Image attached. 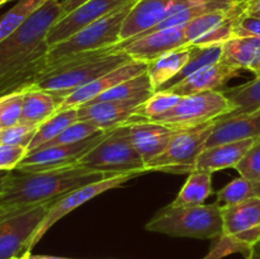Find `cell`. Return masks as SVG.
I'll use <instances>...</instances> for the list:
<instances>
[{
	"label": "cell",
	"mask_w": 260,
	"mask_h": 259,
	"mask_svg": "<svg viewBox=\"0 0 260 259\" xmlns=\"http://www.w3.org/2000/svg\"><path fill=\"white\" fill-rule=\"evenodd\" d=\"M182 96L172 93L168 90H156L149 99L144 102L141 106L137 108L135 116L141 117V118L152 119L155 117H159L161 114L167 113L169 109H172Z\"/></svg>",
	"instance_id": "32"
},
{
	"label": "cell",
	"mask_w": 260,
	"mask_h": 259,
	"mask_svg": "<svg viewBox=\"0 0 260 259\" xmlns=\"http://www.w3.org/2000/svg\"><path fill=\"white\" fill-rule=\"evenodd\" d=\"M2 139H3V128L0 127V145H3L2 144Z\"/></svg>",
	"instance_id": "49"
},
{
	"label": "cell",
	"mask_w": 260,
	"mask_h": 259,
	"mask_svg": "<svg viewBox=\"0 0 260 259\" xmlns=\"http://www.w3.org/2000/svg\"><path fill=\"white\" fill-rule=\"evenodd\" d=\"M222 56V45H211V46H196L193 45L192 56L184 66L182 71L174 78V81H179L187 78L190 74L201 70V69L210 66L212 63L218 62Z\"/></svg>",
	"instance_id": "31"
},
{
	"label": "cell",
	"mask_w": 260,
	"mask_h": 259,
	"mask_svg": "<svg viewBox=\"0 0 260 259\" xmlns=\"http://www.w3.org/2000/svg\"><path fill=\"white\" fill-rule=\"evenodd\" d=\"M145 229L173 238L220 239L223 233L221 206L217 202L185 207L168 205L155 213Z\"/></svg>",
	"instance_id": "4"
},
{
	"label": "cell",
	"mask_w": 260,
	"mask_h": 259,
	"mask_svg": "<svg viewBox=\"0 0 260 259\" xmlns=\"http://www.w3.org/2000/svg\"><path fill=\"white\" fill-rule=\"evenodd\" d=\"M61 18L60 0H45L13 35L0 43V79L20 66L47 55L48 30Z\"/></svg>",
	"instance_id": "3"
},
{
	"label": "cell",
	"mask_w": 260,
	"mask_h": 259,
	"mask_svg": "<svg viewBox=\"0 0 260 259\" xmlns=\"http://www.w3.org/2000/svg\"><path fill=\"white\" fill-rule=\"evenodd\" d=\"M135 3L81 28L66 40L50 46L47 58L57 60L74 53L106 50L118 46L121 43L122 25Z\"/></svg>",
	"instance_id": "6"
},
{
	"label": "cell",
	"mask_w": 260,
	"mask_h": 259,
	"mask_svg": "<svg viewBox=\"0 0 260 259\" xmlns=\"http://www.w3.org/2000/svg\"><path fill=\"white\" fill-rule=\"evenodd\" d=\"M122 124L126 127L132 144L146 165L164 151L178 130L177 127L167 126L136 116H132Z\"/></svg>",
	"instance_id": "16"
},
{
	"label": "cell",
	"mask_w": 260,
	"mask_h": 259,
	"mask_svg": "<svg viewBox=\"0 0 260 259\" xmlns=\"http://www.w3.org/2000/svg\"><path fill=\"white\" fill-rule=\"evenodd\" d=\"M19 211H13V210H7V208H2L0 207V220L4 217H8V216L13 215V213H17Z\"/></svg>",
	"instance_id": "45"
},
{
	"label": "cell",
	"mask_w": 260,
	"mask_h": 259,
	"mask_svg": "<svg viewBox=\"0 0 260 259\" xmlns=\"http://www.w3.org/2000/svg\"><path fill=\"white\" fill-rule=\"evenodd\" d=\"M27 152L28 149L24 146L0 145V170H14Z\"/></svg>",
	"instance_id": "40"
},
{
	"label": "cell",
	"mask_w": 260,
	"mask_h": 259,
	"mask_svg": "<svg viewBox=\"0 0 260 259\" xmlns=\"http://www.w3.org/2000/svg\"><path fill=\"white\" fill-rule=\"evenodd\" d=\"M86 2H89V0H62V2H61V18L70 14L71 12L78 9L80 5H83L84 3Z\"/></svg>",
	"instance_id": "41"
},
{
	"label": "cell",
	"mask_w": 260,
	"mask_h": 259,
	"mask_svg": "<svg viewBox=\"0 0 260 259\" xmlns=\"http://www.w3.org/2000/svg\"><path fill=\"white\" fill-rule=\"evenodd\" d=\"M9 173H10V170H0V195H2V192L4 190L5 183H7Z\"/></svg>",
	"instance_id": "44"
},
{
	"label": "cell",
	"mask_w": 260,
	"mask_h": 259,
	"mask_svg": "<svg viewBox=\"0 0 260 259\" xmlns=\"http://www.w3.org/2000/svg\"><path fill=\"white\" fill-rule=\"evenodd\" d=\"M61 103L62 99L50 91L37 88L25 89L20 123L38 127L58 111Z\"/></svg>",
	"instance_id": "22"
},
{
	"label": "cell",
	"mask_w": 260,
	"mask_h": 259,
	"mask_svg": "<svg viewBox=\"0 0 260 259\" xmlns=\"http://www.w3.org/2000/svg\"><path fill=\"white\" fill-rule=\"evenodd\" d=\"M260 137V108L238 114H226L213 126L206 147Z\"/></svg>",
	"instance_id": "20"
},
{
	"label": "cell",
	"mask_w": 260,
	"mask_h": 259,
	"mask_svg": "<svg viewBox=\"0 0 260 259\" xmlns=\"http://www.w3.org/2000/svg\"><path fill=\"white\" fill-rule=\"evenodd\" d=\"M244 13L254 17H260V0H248L244 3Z\"/></svg>",
	"instance_id": "42"
},
{
	"label": "cell",
	"mask_w": 260,
	"mask_h": 259,
	"mask_svg": "<svg viewBox=\"0 0 260 259\" xmlns=\"http://www.w3.org/2000/svg\"><path fill=\"white\" fill-rule=\"evenodd\" d=\"M239 7H236L233 10H218V12H212L207 13L205 15H201V17L196 18V19L190 20L189 23H187L184 27L185 37H187L188 43L192 45L194 41H197L198 38L202 37L203 35H206L207 32H210L211 29L216 27V25L220 24L222 20H225L226 18L230 14H233Z\"/></svg>",
	"instance_id": "33"
},
{
	"label": "cell",
	"mask_w": 260,
	"mask_h": 259,
	"mask_svg": "<svg viewBox=\"0 0 260 259\" xmlns=\"http://www.w3.org/2000/svg\"><path fill=\"white\" fill-rule=\"evenodd\" d=\"M187 45L189 43L185 37L184 27H174L152 30L128 42L122 43L119 47L123 48L132 60L150 63L165 53Z\"/></svg>",
	"instance_id": "15"
},
{
	"label": "cell",
	"mask_w": 260,
	"mask_h": 259,
	"mask_svg": "<svg viewBox=\"0 0 260 259\" xmlns=\"http://www.w3.org/2000/svg\"><path fill=\"white\" fill-rule=\"evenodd\" d=\"M246 259H260V239L250 248L246 254Z\"/></svg>",
	"instance_id": "43"
},
{
	"label": "cell",
	"mask_w": 260,
	"mask_h": 259,
	"mask_svg": "<svg viewBox=\"0 0 260 259\" xmlns=\"http://www.w3.org/2000/svg\"><path fill=\"white\" fill-rule=\"evenodd\" d=\"M9 2H18V0H8V3Z\"/></svg>",
	"instance_id": "52"
},
{
	"label": "cell",
	"mask_w": 260,
	"mask_h": 259,
	"mask_svg": "<svg viewBox=\"0 0 260 259\" xmlns=\"http://www.w3.org/2000/svg\"><path fill=\"white\" fill-rule=\"evenodd\" d=\"M55 202L42 203L0 220V259H15L30 253L37 244L38 230Z\"/></svg>",
	"instance_id": "9"
},
{
	"label": "cell",
	"mask_w": 260,
	"mask_h": 259,
	"mask_svg": "<svg viewBox=\"0 0 260 259\" xmlns=\"http://www.w3.org/2000/svg\"><path fill=\"white\" fill-rule=\"evenodd\" d=\"M155 93L147 73L118 84L114 88L104 91L91 102L127 101V99H149Z\"/></svg>",
	"instance_id": "27"
},
{
	"label": "cell",
	"mask_w": 260,
	"mask_h": 259,
	"mask_svg": "<svg viewBox=\"0 0 260 259\" xmlns=\"http://www.w3.org/2000/svg\"><path fill=\"white\" fill-rule=\"evenodd\" d=\"M241 177L260 182V139L235 168Z\"/></svg>",
	"instance_id": "37"
},
{
	"label": "cell",
	"mask_w": 260,
	"mask_h": 259,
	"mask_svg": "<svg viewBox=\"0 0 260 259\" xmlns=\"http://www.w3.org/2000/svg\"><path fill=\"white\" fill-rule=\"evenodd\" d=\"M223 93L233 106V112L229 114L245 113L260 108V78L253 79Z\"/></svg>",
	"instance_id": "29"
},
{
	"label": "cell",
	"mask_w": 260,
	"mask_h": 259,
	"mask_svg": "<svg viewBox=\"0 0 260 259\" xmlns=\"http://www.w3.org/2000/svg\"><path fill=\"white\" fill-rule=\"evenodd\" d=\"M260 57V40L253 37H234L222 45L221 60L240 71L249 70Z\"/></svg>",
	"instance_id": "24"
},
{
	"label": "cell",
	"mask_w": 260,
	"mask_h": 259,
	"mask_svg": "<svg viewBox=\"0 0 260 259\" xmlns=\"http://www.w3.org/2000/svg\"><path fill=\"white\" fill-rule=\"evenodd\" d=\"M254 198H260V182L250 180L240 175L218 190L216 202L221 207H225Z\"/></svg>",
	"instance_id": "28"
},
{
	"label": "cell",
	"mask_w": 260,
	"mask_h": 259,
	"mask_svg": "<svg viewBox=\"0 0 260 259\" xmlns=\"http://www.w3.org/2000/svg\"><path fill=\"white\" fill-rule=\"evenodd\" d=\"M43 2L45 0H18L17 4L0 18V43L13 35Z\"/></svg>",
	"instance_id": "30"
},
{
	"label": "cell",
	"mask_w": 260,
	"mask_h": 259,
	"mask_svg": "<svg viewBox=\"0 0 260 259\" xmlns=\"http://www.w3.org/2000/svg\"><path fill=\"white\" fill-rule=\"evenodd\" d=\"M139 175L141 174H139V173H129V174L113 175V177H108L106 178V179L98 180V182L94 183H89V184L83 185V187L76 188V189L71 190L68 195L58 198V200L51 206L45 221H43L42 225H41L40 230H38L37 233V236H36V243H38V241L43 238V235H45L57 221H60L61 218L65 217L66 215L73 212L74 210H76L78 207L83 206L84 203H86L88 201L103 195L107 190L116 189V188L122 187V185L126 184L127 182H129V180L134 179V178L139 177Z\"/></svg>",
	"instance_id": "12"
},
{
	"label": "cell",
	"mask_w": 260,
	"mask_h": 259,
	"mask_svg": "<svg viewBox=\"0 0 260 259\" xmlns=\"http://www.w3.org/2000/svg\"><path fill=\"white\" fill-rule=\"evenodd\" d=\"M78 108H69V109H60L56 112L52 117L46 119L43 123H41L37 127L35 136L30 140L28 145V152H32L35 150L40 149L48 141L55 139L57 135L65 128H68L70 124L78 121ZM27 152V154H28Z\"/></svg>",
	"instance_id": "26"
},
{
	"label": "cell",
	"mask_w": 260,
	"mask_h": 259,
	"mask_svg": "<svg viewBox=\"0 0 260 259\" xmlns=\"http://www.w3.org/2000/svg\"><path fill=\"white\" fill-rule=\"evenodd\" d=\"M248 251L249 248H246V246L241 245V244L236 243V241L231 240L226 236H221L217 243L211 249L210 253L203 259H222L234 253H243L246 255Z\"/></svg>",
	"instance_id": "39"
},
{
	"label": "cell",
	"mask_w": 260,
	"mask_h": 259,
	"mask_svg": "<svg viewBox=\"0 0 260 259\" xmlns=\"http://www.w3.org/2000/svg\"><path fill=\"white\" fill-rule=\"evenodd\" d=\"M46 259H70V258H61V256H47L46 255Z\"/></svg>",
	"instance_id": "47"
},
{
	"label": "cell",
	"mask_w": 260,
	"mask_h": 259,
	"mask_svg": "<svg viewBox=\"0 0 260 259\" xmlns=\"http://www.w3.org/2000/svg\"><path fill=\"white\" fill-rule=\"evenodd\" d=\"M243 2H248V0H243Z\"/></svg>",
	"instance_id": "53"
},
{
	"label": "cell",
	"mask_w": 260,
	"mask_h": 259,
	"mask_svg": "<svg viewBox=\"0 0 260 259\" xmlns=\"http://www.w3.org/2000/svg\"><path fill=\"white\" fill-rule=\"evenodd\" d=\"M75 167L109 175L147 173L146 164L123 124L111 130L101 144L79 159Z\"/></svg>",
	"instance_id": "5"
},
{
	"label": "cell",
	"mask_w": 260,
	"mask_h": 259,
	"mask_svg": "<svg viewBox=\"0 0 260 259\" xmlns=\"http://www.w3.org/2000/svg\"><path fill=\"white\" fill-rule=\"evenodd\" d=\"M231 112L233 106L225 93L221 90H211L182 96L167 113L150 121L177 128H189L221 118Z\"/></svg>",
	"instance_id": "8"
},
{
	"label": "cell",
	"mask_w": 260,
	"mask_h": 259,
	"mask_svg": "<svg viewBox=\"0 0 260 259\" xmlns=\"http://www.w3.org/2000/svg\"><path fill=\"white\" fill-rule=\"evenodd\" d=\"M3 101H4V96H0V114H2V108H3Z\"/></svg>",
	"instance_id": "48"
},
{
	"label": "cell",
	"mask_w": 260,
	"mask_h": 259,
	"mask_svg": "<svg viewBox=\"0 0 260 259\" xmlns=\"http://www.w3.org/2000/svg\"><path fill=\"white\" fill-rule=\"evenodd\" d=\"M147 68H149V63L146 62H141V61L135 60L129 61V62L124 63V65L109 71V73L104 74V75L95 79V80L91 81V83L86 84L83 88L78 89V90L69 94V95L63 99L62 103L60 104L58 111H60V109L78 108V107L83 106V104L89 103V102L94 101L96 96L103 94L104 91L114 88V86L118 85V84L147 73Z\"/></svg>",
	"instance_id": "17"
},
{
	"label": "cell",
	"mask_w": 260,
	"mask_h": 259,
	"mask_svg": "<svg viewBox=\"0 0 260 259\" xmlns=\"http://www.w3.org/2000/svg\"><path fill=\"white\" fill-rule=\"evenodd\" d=\"M217 119L189 128H178L164 151L146 165L147 172L190 174Z\"/></svg>",
	"instance_id": "7"
},
{
	"label": "cell",
	"mask_w": 260,
	"mask_h": 259,
	"mask_svg": "<svg viewBox=\"0 0 260 259\" xmlns=\"http://www.w3.org/2000/svg\"><path fill=\"white\" fill-rule=\"evenodd\" d=\"M145 101L146 99L89 102L78 107V118L91 122L103 131H111L135 116L137 108Z\"/></svg>",
	"instance_id": "19"
},
{
	"label": "cell",
	"mask_w": 260,
	"mask_h": 259,
	"mask_svg": "<svg viewBox=\"0 0 260 259\" xmlns=\"http://www.w3.org/2000/svg\"><path fill=\"white\" fill-rule=\"evenodd\" d=\"M250 71L255 75V78H260V57L258 58V61L254 63L253 68L250 69Z\"/></svg>",
	"instance_id": "46"
},
{
	"label": "cell",
	"mask_w": 260,
	"mask_h": 259,
	"mask_svg": "<svg viewBox=\"0 0 260 259\" xmlns=\"http://www.w3.org/2000/svg\"><path fill=\"white\" fill-rule=\"evenodd\" d=\"M212 195V173L193 172L170 205L174 207L200 206Z\"/></svg>",
	"instance_id": "25"
},
{
	"label": "cell",
	"mask_w": 260,
	"mask_h": 259,
	"mask_svg": "<svg viewBox=\"0 0 260 259\" xmlns=\"http://www.w3.org/2000/svg\"><path fill=\"white\" fill-rule=\"evenodd\" d=\"M259 139L260 137H256V139L226 142V144L207 147L198 156L194 165V172L215 173L228 168L235 169Z\"/></svg>",
	"instance_id": "21"
},
{
	"label": "cell",
	"mask_w": 260,
	"mask_h": 259,
	"mask_svg": "<svg viewBox=\"0 0 260 259\" xmlns=\"http://www.w3.org/2000/svg\"><path fill=\"white\" fill-rule=\"evenodd\" d=\"M234 37H253L260 40V17L240 13L234 23Z\"/></svg>",
	"instance_id": "38"
},
{
	"label": "cell",
	"mask_w": 260,
	"mask_h": 259,
	"mask_svg": "<svg viewBox=\"0 0 260 259\" xmlns=\"http://www.w3.org/2000/svg\"><path fill=\"white\" fill-rule=\"evenodd\" d=\"M192 51L193 45H187L184 47L170 51L149 63L147 75L151 80L155 91L167 85L184 69L188 61L190 60Z\"/></svg>",
	"instance_id": "23"
},
{
	"label": "cell",
	"mask_w": 260,
	"mask_h": 259,
	"mask_svg": "<svg viewBox=\"0 0 260 259\" xmlns=\"http://www.w3.org/2000/svg\"><path fill=\"white\" fill-rule=\"evenodd\" d=\"M37 127L25 123H18L8 128H3V145L10 146H24L28 149L30 140L35 136Z\"/></svg>",
	"instance_id": "36"
},
{
	"label": "cell",
	"mask_w": 260,
	"mask_h": 259,
	"mask_svg": "<svg viewBox=\"0 0 260 259\" xmlns=\"http://www.w3.org/2000/svg\"><path fill=\"white\" fill-rule=\"evenodd\" d=\"M135 2L137 0H89L70 14L58 19L48 30L46 42L48 43V46L56 45L73 36L81 28Z\"/></svg>",
	"instance_id": "13"
},
{
	"label": "cell",
	"mask_w": 260,
	"mask_h": 259,
	"mask_svg": "<svg viewBox=\"0 0 260 259\" xmlns=\"http://www.w3.org/2000/svg\"><path fill=\"white\" fill-rule=\"evenodd\" d=\"M15 259H27V258H25V254H24V255L19 256V258H15Z\"/></svg>",
	"instance_id": "51"
},
{
	"label": "cell",
	"mask_w": 260,
	"mask_h": 259,
	"mask_svg": "<svg viewBox=\"0 0 260 259\" xmlns=\"http://www.w3.org/2000/svg\"><path fill=\"white\" fill-rule=\"evenodd\" d=\"M5 3H8V0H0V7H2L3 4H5Z\"/></svg>",
	"instance_id": "50"
},
{
	"label": "cell",
	"mask_w": 260,
	"mask_h": 259,
	"mask_svg": "<svg viewBox=\"0 0 260 259\" xmlns=\"http://www.w3.org/2000/svg\"><path fill=\"white\" fill-rule=\"evenodd\" d=\"M129 61H132V58L119 46L74 53L57 60L47 58L45 76L32 88L50 91L63 101L73 91Z\"/></svg>",
	"instance_id": "2"
},
{
	"label": "cell",
	"mask_w": 260,
	"mask_h": 259,
	"mask_svg": "<svg viewBox=\"0 0 260 259\" xmlns=\"http://www.w3.org/2000/svg\"><path fill=\"white\" fill-rule=\"evenodd\" d=\"M108 132L102 131L75 144L50 146L28 152L15 169L23 172H43V170L75 167L80 157H83L86 152L93 150L96 145L106 139Z\"/></svg>",
	"instance_id": "11"
},
{
	"label": "cell",
	"mask_w": 260,
	"mask_h": 259,
	"mask_svg": "<svg viewBox=\"0 0 260 259\" xmlns=\"http://www.w3.org/2000/svg\"><path fill=\"white\" fill-rule=\"evenodd\" d=\"M239 74H240L239 69L220 60L218 62L206 66V68L190 74L189 76L182 79V80L162 86L159 90L172 91L179 96L192 95V94L202 93V91L218 90L230 79L235 78Z\"/></svg>",
	"instance_id": "18"
},
{
	"label": "cell",
	"mask_w": 260,
	"mask_h": 259,
	"mask_svg": "<svg viewBox=\"0 0 260 259\" xmlns=\"http://www.w3.org/2000/svg\"><path fill=\"white\" fill-rule=\"evenodd\" d=\"M113 175L91 172L79 167L23 172L10 170L4 190L0 195V207L7 210H27L42 203L57 201L79 187Z\"/></svg>",
	"instance_id": "1"
},
{
	"label": "cell",
	"mask_w": 260,
	"mask_h": 259,
	"mask_svg": "<svg viewBox=\"0 0 260 259\" xmlns=\"http://www.w3.org/2000/svg\"><path fill=\"white\" fill-rule=\"evenodd\" d=\"M201 2L205 0H137L122 25L119 45L146 35L168 17Z\"/></svg>",
	"instance_id": "10"
},
{
	"label": "cell",
	"mask_w": 260,
	"mask_h": 259,
	"mask_svg": "<svg viewBox=\"0 0 260 259\" xmlns=\"http://www.w3.org/2000/svg\"><path fill=\"white\" fill-rule=\"evenodd\" d=\"M102 131H103V130H101L98 126L91 123V122L80 121V119H78V121L74 122L73 124H70L68 128L63 130L60 135H57L55 139L48 141L47 144H45L43 146H41L40 149L37 150L46 149V147L50 146H58V145L75 144V142L83 141V140L94 136V135L99 134V132Z\"/></svg>",
	"instance_id": "34"
},
{
	"label": "cell",
	"mask_w": 260,
	"mask_h": 259,
	"mask_svg": "<svg viewBox=\"0 0 260 259\" xmlns=\"http://www.w3.org/2000/svg\"><path fill=\"white\" fill-rule=\"evenodd\" d=\"M223 221L222 236L250 250L260 239V198L221 207Z\"/></svg>",
	"instance_id": "14"
},
{
	"label": "cell",
	"mask_w": 260,
	"mask_h": 259,
	"mask_svg": "<svg viewBox=\"0 0 260 259\" xmlns=\"http://www.w3.org/2000/svg\"><path fill=\"white\" fill-rule=\"evenodd\" d=\"M23 94H24V90L4 96L2 114H0V127L2 128H8V127L20 123L23 109Z\"/></svg>",
	"instance_id": "35"
}]
</instances>
